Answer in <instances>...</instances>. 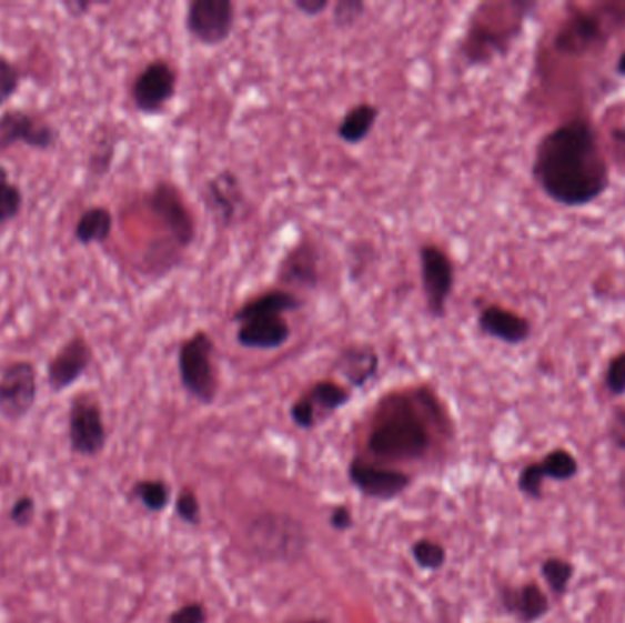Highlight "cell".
<instances>
[{
  "label": "cell",
  "instance_id": "obj_1",
  "mask_svg": "<svg viewBox=\"0 0 625 623\" xmlns=\"http://www.w3.org/2000/svg\"><path fill=\"white\" fill-rule=\"evenodd\" d=\"M533 178L548 200L568 209L604 197L611 167L595 124L576 115L545 132L534 150Z\"/></svg>",
  "mask_w": 625,
  "mask_h": 623
},
{
  "label": "cell",
  "instance_id": "obj_2",
  "mask_svg": "<svg viewBox=\"0 0 625 623\" xmlns=\"http://www.w3.org/2000/svg\"><path fill=\"white\" fill-rule=\"evenodd\" d=\"M445 408L432 386L386 393L373 413L367 446L379 458L415 459L429 452L432 424H445Z\"/></svg>",
  "mask_w": 625,
  "mask_h": 623
},
{
  "label": "cell",
  "instance_id": "obj_3",
  "mask_svg": "<svg viewBox=\"0 0 625 623\" xmlns=\"http://www.w3.org/2000/svg\"><path fill=\"white\" fill-rule=\"evenodd\" d=\"M527 2H485L472 11L460 41V56L466 67H486L511 52L522 36L528 11Z\"/></svg>",
  "mask_w": 625,
  "mask_h": 623
},
{
  "label": "cell",
  "instance_id": "obj_4",
  "mask_svg": "<svg viewBox=\"0 0 625 623\" xmlns=\"http://www.w3.org/2000/svg\"><path fill=\"white\" fill-rule=\"evenodd\" d=\"M141 203L160 227L163 242L185 257L198 238L196 214L185 192L174 181L160 180L143 194Z\"/></svg>",
  "mask_w": 625,
  "mask_h": 623
},
{
  "label": "cell",
  "instance_id": "obj_5",
  "mask_svg": "<svg viewBox=\"0 0 625 623\" xmlns=\"http://www.w3.org/2000/svg\"><path fill=\"white\" fill-rule=\"evenodd\" d=\"M625 19V4L596 6L595 10L579 8L571 11L560 22L553 37V50L562 57H578L596 53L605 48L616 21Z\"/></svg>",
  "mask_w": 625,
  "mask_h": 623
},
{
  "label": "cell",
  "instance_id": "obj_6",
  "mask_svg": "<svg viewBox=\"0 0 625 623\" xmlns=\"http://www.w3.org/2000/svg\"><path fill=\"white\" fill-rule=\"evenodd\" d=\"M178 373L183 390L202 404L216 401L220 375L216 340L208 330H194L178 345Z\"/></svg>",
  "mask_w": 625,
  "mask_h": 623
},
{
  "label": "cell",
  "instance_id": "obj_7",
  "mask_svg": "<svg viewBox=\"0 0 625 623\" xmlns=\"http://www.w3.org/2000/svg\"><path fill=\"white\" fill-rule=\"evenodd\" d=\"M417 258L424 310L432 320L446 319L455 289L454 258L441 243L430 240L419 245Z\"/></svg>",
  "mask_w": 625,
  "mask_h": 623
},
{
  "label": "cell",
  "instance_id": "obj_8",
  "mask_svg": "<svg viewBox=\"0 0 625 623\" xmlns=\"http://www.w3.org/2000/svg\"><path fill=\"white\" fill-rule=\"evenodd\" d=\"M180 72L165 57H155L141 68L130 84V101L143 115H160L177 98Z\"/></svg>",
  "mask_w": 625,
  "mask_h": 623
},
{
  "label": "cell",
  "instance_id": "obj_9",
  "mask_svg": "<svg viewBox=\"0 0 625 623\" xmlns=\"http://www.w3.org/2000/svg\"><path fill=\"white\" fill-rule=\"evenodd\" d=\"M274 280L279 288L288 289L300 297L321 288L324 269H322V249L315 238L304 234L285 251L276 268Z\"/></svg>",
  "mask_w": 625,
  "mask_h": 623
},
{
  "label": "cell",
  "instance_id": "obj_10",
  "mask_svg": "<svg viewBox=\"0 0 625 623\" xmlns=\"http://www.w3.org/2000/svg\"><path fill=\"white\" fill-rule=\"evenodd\" d=\"M236 4L233 0H191L185 11V30L192 41L218 48L233 36Z\"/></svg>",
  "mask_w": 625,
  "mask_h": 623
},
{
  "label": "cell",
  "instance_id": "obj_11",
  "mask_svg": "<svg viewBox=\"0 0 625 623\" xmlns=\"http://www.w3.org/2000/svg\"><path fill=\"white\" fill-rule=\"evenodd\" d=\"M68 441L72 452L83 458H93L103 452L107 444L103 410L92 393H78L70 402Z\"/></svg>",
  "mask_w": 625,
  "mask_h": 623
},
{
  "label": "cell",
  "instance_id": "obj_12",
  "mask_svg": "<svg viewBox=\"0 0 625 623\" xmlns=\"http://www.w3.org/2000/svg\"><path fill=\"white\" fill-rule=\"evenodd\" d=\"M39 393L37 368L31 361L0 364V418L17 423L33 410Z\"/></svg>",
  "mask_w": 625,
  "mask_h": 623
},
{
  "label": "cell",
  "instance_id": "obj_13",
  "mask_svg": "<svg viewBox=\"0 0 625 623\" xmlns=\"http://www.w3.org/2000/svg\"><path fill=\"white\" fill-rule=\"evenodd\" d=\"M202 201L214 223L222 229L239 225L240 218L249 209L248 192L240 175L231 169L209 175L202 187Z\"/></svg>",
  "mask_w": 625,
  "mask_h": 623
},
{
  "label": "cell",
  "instance_id": "obj_14",
  "mask_svg": "<svg viewBox=\"0 0 625 623\" xmlns=\"http://www.w3.org/2000/svg\"><path fill=\"white\" fill-rule=\"evenodd\" d=\"M59 130L41 113L10 109L0 113V152L24 144L28 149L48 152L58 143Z\"/></svg>",
  "mask_w": 625,
  "mask_h": 623
},
{
  "label": "cell",
  "instance_id": "obj_15",
  "mask_svg": "<svg viewBox=\"0 0 625 623\" xmlns=\"http://www.w3.org/2000/svg\"><path fill=\"white\" fill-rule=\"evenodd\" d=\"M352 399V392L341 382L333 379H322L311 384L291 406V419L293 423L304 430L316 426L324 415L335 413L342 406H346Z\"/></svg>",
  "mask_w": 625,
  "mask_h": 623
},
{
  "label": "cell",
  "instance_id": "obj_16",
  "mask_svg": "<svg viewBox=\"0 0 625 623\" xmlns=\"http://www.w3.org/2000/svg\"><path fill=\"white\" fill-rule=\"evenodd\" d=\"M93 348L89 339L73 335L53 353L47 364L48 386L53 393L67 392L90 370Z\"/></svg>",
  "mask_w": 625,
  "mask_h": 623
},
{
  "label": "cell",
  "instance_id": "obj_17",
  "mask_svg": "<svg viewBox=\"0 0 625 623\" xmlns=\"http://www.w3.org/2000/svg\"><path fill=\"white\" fill-rule=\"evenodd\" d=\"M476 322L483 335L502 344H525L533 336V322L527 316L497 302H488L480 308Z\"/></svg>",
  "mask_w": 625,
  "mask_h": 623
},
{
  "label": "cell",
  "instance_id": "obj_18",
  "mask_svg": "<svg viewBox=\"0 0 625 623\" xmlns=\"http://www.w3.org/2000/svg\"><path fill=\"white\" fill-rule=\"evenodd\" d=\"M333 370L353 388H364L381 370V353L372 342H347L342 345L333 361Z\"/></svg>",
  "mask_w": 625,
  "mask_h": 623
},
{
  "label": "cell",
  "instance_id": "obj_19",
  "mask_svg": "<svg viewBox=\"0 0 625 623\" xmlns=\"http://www.w3.org/2000/svg\"><path fill=\"white\" fill-rule=\"evenodd\" d=\"M304 308V297L274 285L242 302L231 314V322L239 325L248 320L262 319V316H285V314L302 311Z\"/></svg>",
  "mask_w": 625,
  "mask_h": 623
},
{
  "label": "cell",
  "instance_id": "obj_20",
  "mask_svg": "<svg viewBox=\"0 0 625 623\" xmlns=\"http://www.w3.org/2000/svg\"><path fill=\"white\" fill-rule=\"evenodd\" d=\"M291 333L293 331L285 316H262L239 324L234 336L243 350L274 351L290 342Z\"/></svg>",
  "mask_w": 625,
  "mask_h": 623
},
{
  "label": "cell",
  "instance_id": "obj_21",
  "mask_svg": "<svg viewBox=\"0 0 625 623\" xmlns=\"http://www.w3.org/2000/svg\"><path fill=\"white\" fill-rule=\"evenodd\" d=\"M502 603L520 623H536L551 613V597L536 582L506 585L502 589Z\"/></svg>",
  "mask_w": 625,
  "mask_h": 623
},
{
  "label": "cell",
  "instance_id": "obj_22",
  "mask_svg": "<svg viewBox=\"0 0 625 623\" xmlns=\"http://www.w3.org/2000/svg\"><path fill=\"white\" fill-rule=\"evenodd\" d=\"M350 478L364 494L379 498V500L395 498L410 484L409 475L403 472L381 469V466L362 463V461H355L352 464Z\"/></svg>",
  "mask_w": 625,
  "mask_h": 623
},
{
  "label": "cell",
  "instance_id": "obj_23",
  "mask_svg": "<svg viewBox=\"0 0 625 623\" xmlns=\"http://www.w3.org/2000/svg\"><path fill=\"white\" fill-rule=\"evenodd\" d=\"M379 118H381V109L377 104L370 103V101L353 104L352 109H347L341 121L336 123V138L344 144L357 147L372 135Z\"/></svg>",
  "mask_w": 625,
  "mask_h": 623
},
{
  "label": "cell",
  "instance_id": "obj_24",
  "mask_svg": "<svg viewBox=\"0 0 625 623\" xmlns=\"http://www.w3.org/2000/svg\"><path fill=\"white\" fill-rule=\"evenodd\" d=\"M114 232V214L109 207L92 205L84 209L83 214L79 217L78 223L73 227V240L90 248L95 243L109 242L110 237Z\"/></svg>",
  "mask_w": 625,
  "mask_h": 623
},
{
  "label": "cell",
  "instance_id": "obj_25",
  "mask_svg": "<svg viewBox=\"0 0 625 623\" xmlns=\"http://www.w3.org/2000/svg\"><path fill=\"white\" fill-rule=\"evenodd\" d=\"M115 147H118V134L114 130L104 124L101 130H95L87 158V170L92 178H104L109 174L114 163Z\"/></svg>",
  "mask_w": 625,
  "mask_h": 623
},
{
  "label": "cell",
  "instance_id": "obj_26",
  "mask_svg": "<svg viewBox=\"0 0 625 623\" xmlns=\"http://www.w3.org/2000/svg\"><path fill=\"white\" fill-rule=\"evenodd\" d=\"M604 134L605 144H609L605 149L607 158L615 155V160L625 167V101H618L604 113Z\"/></svg>",
  "mask_w": 625,
  "mask_h": 623
},
{
  "label": "cell",
  "instance_id": "obj_27",
  "mask_svg": "<svg viewBox=\"0 0 625 623\" xmlns=\"http://www.w3.org/2000/svg\"><path fill=\"white\" fill-rule=\"evenodd\" d=\"M24 207V194L16 181H11L10 170L0 165V238L6 227L16 222Z\"/></svg>",
  "mask_w": 625,
  "mask_h": 623
},
{
  "label": "cell",
  "instance_id": "obj_28",
  "mask_svg": "<svg viewBox=\"0 0 625 623\" xmlns=\"http://www.w3.org/2000/svg\"><path fill=\"white\" fill-rule=\"evenodd\" d=\"M574 563L564 560V557L551 556L543 560L540 572H542L543 582L547 585L548 593L553 594L556 600H562L568 593L571 582L574 577Z\"/></svg>",
  "mask_w": 625,
  "mask_h": 623
},
{
  "label": "cell",
  "instance_id": "obj_29",
  "mask_svg": "<svg viewBox=\"0 0 625 623\" xmlns=\"http://www.w3.org/2000/svg\"><path fill=\"white\" fill-rule=\"evenodd\" d=\"M543 474L547 481L565 483L579 474V463L573 452L565 449H553L540 459Z\"/></svg>",
  "mask_w": 625,
  "mask_h": 623
},
{
  "label": "cell",
  "instance_id": "obj_30",
  "mask_svg": "<svg viewBox=\"0 0 625 623\" xmlns=\"http://www.w3.org/2000/svg\"><path fill=\"white\" fill-rule=\"evenodd\" d=\"M367 4L364 0H336L331 4V24L336 30H350L357 27L362 17L366 16Z\"/></svg>",
  "mask_w": 625,
  "mask_h": 623
},
{
  "label": "cell",
  "instance_id": "obj_31",
  "mask_svg": "<svg viewBox=\"0 0 625 623\" xmlns=\"http://www.w3.org/2000/svg\"><path fill=\"white\" fill-rule=\"evenodd\" d=\"M132 492L143 506L152 512H160L169 503V486L161 481H140L134 484Z\"/></svg>",
  "mask_w": 625,
  "mask_h": 623
},
{
  "label": "cell",
  "instance_id": "obj_32",
  "mask_svg": "<svg viewBox=\"0 0 625 623\" xmlns=\"http://www.w3.org/2000/svg\"><path fill=\"white\" fill-rule=\"evenodd\" d=\"M22 73L10 57L0 53V109L16 98L21 88Z\"/></svg>",
  "mask_w": 625,
  "mask_h": 623
},
{
  "label": "cell",
  "instance_id": "obj_33",
  "mask_svg": "<svg viewBox=\"0 0 625 623\" xmlns=\"http://www.w3.org/2000/svg\"><path fill=\"white\" fill-rule=\"evenodd\" d=\"M545 483H547V478L543 474L540 461L525 464L520 475H517V489H520L523 495H527V498L534 501L543 500V495H545L543 486H545Z\"/></svg>",
  "mask_w": 625,
  "mask_h": 623
},
{
  "label": "cell",
  "instance_id": "obj_34",
  "mask_svg": "<svg viewBox=\"0 0 625 623\" xmlns=\"http://www.w3.org/2000/svg\"><path fill=\"white\" fill-rule=\"evenodd\" d=\"M605 390L613 396L625 395V351L607 362L604 373Z\"/></svg>",
  "mask_w": 625,
  "mask_h": 623
},
{
  "label": "cell",
  "instance_id": "obj_35",
  "mask_svg": "<svg viewBox=\"0 0 625 623\" xmlns=\"http://www.w3.org/2000/svg\"><path fill=\"white\" fill-rule=\"evenodd\" d=\"M414 557L419 565L424 566V569H441L445 565L446 552L440 543L423 540L415 543Z\"/></svg>",
  "mask_w": 625,
  "mask_h": 623
},
{
  "label": "cell",
  "instance_id": "obj_36",
  "mask_svg": "<svg viewBox=\"0 0 625 623\" xmlns=\"http://www.w3.org/2000/svg\"><path fill=\"white\" fill-rule=\"evenodd\" d=\"M607 439L615 449L625 452V404L613 408L607 419Z\"/></svg>",
  "mask_w": 625,
  "mask_h": 623
},
{
  "label": "cell",
  "instance_id": "obj_37",
  "mask_svg": "<svg viewBox=\"0 0 625 623\" xmlns=\"http://www.w3.org/2000/svg\"><path fill=\"white\" fill-rule=\"evenodd\" d=\"M10 521L17 526H28L36 515V500L31 495H21L19 500L11 505Z\"/></svg>",
  "mask_w": 625,
  "mask_h": 623
},
{
  "label": "cell",
  "instance_id": "obj_38",
  "mask_svg": "<svg viewBox=\"0 0 625 623\" xmlns=\"http://www.w3.org/2000/svg\"><path fill=\"white\" fill-rule=\"evenodd\" d=\"M205 611L200 603H189L172 614L169 623H205Z\"/></svg>",
  "mask_w": 625,
  "mask_h": 623
},
{
  "label": "cell",
  "instance_id": "obj_39",
  "mask_svg": "<svg viewBox=\"0 0 625 623\" xmlns=\"http://www.w3.org/2000/svg\"><path fill=\"white\" fill-rule=\"evenodd\" d=\"M177 512L183 518V520L189 521V523H198V518H200V505H198V500L191 492H185L181 494L177 501Z\"/></svg>",
  "mask_w": 625,
  "mask_h": 623
},
{
  "label": "cell",
  "instance_id": "obj_40",
  "mask_svg": "<svg viewBox=\"0 0 625 623\" xmlns=\"http://www.w3.org/2000/svg\"><path fill=\"white\" fill-rule=\"evenodd\" d=\"M295 10L305 17H319L330 8V0H295Z\"/></svg>",
  "mask_w": 625,
  "mask_h": 623
},
{
  "label": "cell",
  "instance_id": "obj_41",
  "mask_svg": "<svg viewBox=\"0 0 625 623\" xmlns=\"http://www.w3.org/2000/svg\"><path fill=\"white\" fill-rule=\"evenodd\" d=\"M331 525L335 526L336 531H346L353 525L352 512L346 506H339V509L333 510Z\"/></svg>",
  "mask_w": 625,
  "mask_h": 623
},
{
  "label": "cell",
  "instance_id": "obj_42",
  "mask_svg": "<svg viewBox=\"0 0 625 623\" xmlns=\"http://www.w3.org/2000/svg\"><path fill=\"white\" fill-rule=\"evenodd\" d=\"M62 8L67 11L68 17L72 19H81V17L87 16L90 10H92L95 2H83V0H72V2H62Z\"/></svg>",
  "mask_w": 625,
  "mask_h": 623
},
{
  "label": "cell",
  "instance_id": "obj_43",
  "mask_svg": "<svg viewBox=\"0 0 625 623\" xmlns=\"http://www.w3.org/2000/svg\"><path fill=\"white\" fill-rule=\"evenodd\" d=\"M616 490H618V498H621L622 506H625V464L618 472V480H616Z\"/></svg>",
  "mask_w": 625,
  "mask_h": 623
},
{
  "label": "cell",
  "instance_id": "obj_44",
  "mask_svg": "<svg viewBox=\"0 0 625 623\" xmlns=\"http://www.w3.org/2000/svg\"><path fill=\"white\" fill-rule=\"evenodd\" d=\"M615 73L618 78L625 79V50H622L621 56L616 59Z\"/></svg>",
  "mask_w": 625,
  "mask_h": 623
},
{
  "label": "cell",
  "instance_id": "obj_45",
  "mask_svg": "<svg viewBox=\"0 0 625 623\" xmlns=\"http://www.w3.org/2000/svg\"><path fill=\"white\" fill-rule=\"evenodd\" d=\"M308 623H316V622H308Z\"/></svg>",
  "mask_w": 625,
  "mask_h": 623
}]
</instances>
